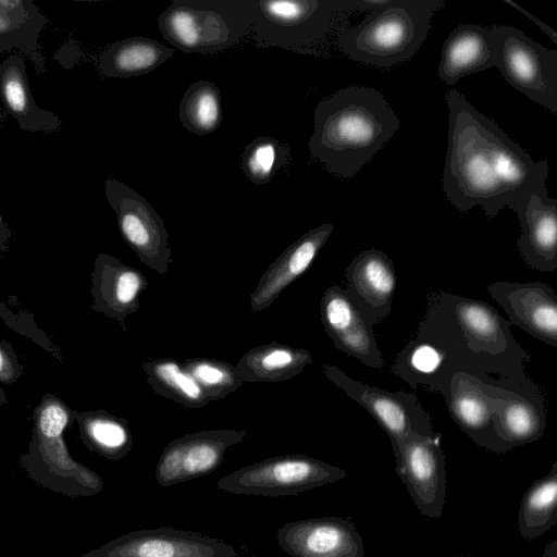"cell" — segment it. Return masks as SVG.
Listing matches in <instances>:
<instances>
[{
  "label": "cell",
  "instance_id": "cell-1",
  "mask_svg": "<svg viewBox=\"0 0 557 557\" xmlns=\"http://www.w3.org/2000/svg\"><path fill=\"white\" fill-rule=\"evenodd\" d=\"M445 101L448 148L442 183L453 206L468 212L479 205L493 219L505 207L520 214L532 195L545 203L555 200L546 187L547 160L534 161L458 89L450 88Z\"/></svg>",
  "mask_w": 557,
  "mask_h": 557
},
{
  "label": "cell",
  "instance_id": "cell-2",
  "mask_svg": "<svg viewBox=\"0 0 557 557\" xmlns=\"http://www.w3.org/2000/svg\"><path fill=\"white\" fill-rule=\"evenodd\" d=\"M309 151L333 175L352 177L398 131L400 121L376 89L349 86L321 100Z\"/></svg>",
  "mask_w": 557,
  "mask_h": 557
},
{
  "label": "cell",
  "instance_id": "cell-3",
  "mask_svg": "<svg viewBox=\"0 0 557 557\" xmlns=\"http://www.w3.org/2000/svg\"><path fill=\"white\" fill-rule=\"evenodd\" d=\"M442 0H387L337 38L341 50L354 61L391 67L414 55L425 40Z\"/></svg>",
  "mask_w": 557,
  "mask_h": 557
},
{
  "label": "cell",
  "instance_id": "cell-4",
  "mask_svg": "<svg viewBox=\"0 0 557 557\" xmlns=\"http://www.w3.org/2000/svg\"><path fill=\"white\" fill-rule=\"evenodd\" d=\"M77 411L53 394H46L34 410L29 444L18 462L40 486L70 497L95 496L103 490L101 476L75 460L64 441Z\"/></svg>",
  "mask_w": 557,
  "mask_h": 557
},
{
  "label": "cell",
  "instance_id": "cell-5",
  "mask_svg": "<svg viewBox=\"0 0 557 557\" xmlns=\"http://www.w3.org/2000/svg\"><path fill=\"white\" fill-rule=\"evenodd\" d=\"M255 0H174L158 17L163 38L187 53H218L251 29Z\"/></svg>",
  "mask_w": 557,
  "mask_h": 557
},
{
  "label": "cell",
  "instance_id": "cell-6",
  "mask_svg": "<svg viewBox=\"0 0 557 557\" xmlns=\"http://www.w3.org/2000/svg\"><path fill=\"white\" fill-rule=\"evenodd\" d=\"M343 9H349L348 0H255L253 39L259 48L318 54Z\"/></svg>",
  "mask_w": 557,
  "mask_h": 557
},
{
  "label": "cell",
  "instance_id": "cell-7",
  "mask_svg": "<svg viewBox=\"0 0 557 557\" xmlns=\"http://www.w3.org/2000/svg\"><path fill=\"white\" fill-rule=\"evenodd\" d=\"M494 66L529 99L557 113V50H548L510 25L488 28Z\"/></svg>",
  "mask_w": 557,
  "mask_h": 557
},
{
  "label": "cell",
  "instance_id": "cell-8",
  "mask_svg": "<svg viewBox=\"0 0 557 557\" xmlns=\"http://www.w3.org/2000/svg\"><path fill=\"white\" fill-rule=\"evenodd\" d=\"M346 471L306 455H283L237 469L216 482L222 492L265 497L294 496L335 483Z\"/></svg>",
  "mask_w": 557,
  "mask_h": 557
},
{
  "label": "cell",
  "instance_id": "cell-9",
  "mask_svg": "<svg viewBox=\"0 0 557 557\" xmlns=\"http://www.w3.org/2000/svg\"><path fill=\"white\" fill-rule=\"evenodd\" d=\"M104 195L127 245L145 265L165 274L172 263V250L162 218L143 196L113 177L104 181Z\"/></svg>",
  "mask_w": 557,
  "mask_h": 557
},
{
  "label": "cell",
  "instance_id": "cell-10",
  "mask_svg": "<svg viewBox=\"0 0 557 557\" xmlns=\"http://www.w3.org/2000/svg\"><path fill=\"white\" fill-rule=\"evenodd\" d=\"M393 451L396 473L417 509L425 517L441 518L445 507L446 471L440 435L412 432Z\"/></svg>",
  "mask_w": 557,
  "mask_h": 557
},
{
  "label": "cell",
  "instance_id": "cell-11",
  "mask_svg": "<svg viewBox=\"0 0 557 557\" xmlns=\"http://www.w3.org/2000/svg\"><path fill=\"white\" fill-rule=\"evenodd\" d=\"M322 367L327 380L361 405L386 432L393 449L412 432L422 435L435 434L429 416L423 411L416 395L404 392L389 393L356 381L333 364L323 363Z\"/></svg>",
  "mask_w": 557,
  "mask_h": 557
},
{
  "label": "cell",
  "instance_id": "cell-12",
  "mask_svg": "<svg viewBox=\"0 0 557 557\" xmlns=\"http://www.w3.org/2000/svg\"><path fill=\"white\" fill-rule=\"evenodd\" d=\"M250 434L249 430H209L170 442L156 466L158 484L169 487L212 473L223 462L225 451Z\"/></svg>",
  "mask_w": 557,
  "mask_h": 557
},
{
  "label": "cell",
  "instance_id": "cell-13",
  "mask_svg": "<svg viewBox=\"0 0 557 557\" xmlns=\"http://www.w3.org/2000/svg\"><path fill=\"white\" fill-rule=\"evenodd\" d=\"M79 557H238L222 540L172 527L132 531Z\"/></svg>",
  "mask_w": 557,
  "mask_h": 557
},
{
  "label": "cell",
  "instance_id": "cell-14",
  "mask_svg": "<svg viewBox=\"0 0 557 557\" xmlns=\"http://www.w3.org/2000/svg\"><path fill=\"white\" fill-rule=\"evenodd\" d=\"M276 541L290 557H364L366 553L357 528L339 517L286 522L277 530Z\"/></svg>",
  "mask_w": 557,
  "mask_h": 557
},
{
  "label": "cell",
  "instance_id": "cell-15",
  "mask_svg": "<svg viewBox=\"0 0 557 557\" xmlns=\"http://www.w3.org/2000/svg\"><path fill=\"white\" fill-rule=\"evenodd\" d=\"M487 289L513 324L557 347V295L549 285L543 282H495Z\"/></svg>",
  "mask_w": 557,
  "mask_h": 557
},
{
  "label": "cell",
  "instance_id": "cell-16",
  "mask_svg": "<svg viewBox=\"0 0 557 557\" xmlns=\"http://www.w3.org/2000/svg\"><path fill=\"white\" fill-rule=\"evenodd\" d=\"M347 295L372 327L388 315L396 288L392 259L371 248L356 256L345 270Z\"/></svg>",
  "mask_w": 557,
  "mask_h": 557
},
{
  "label": "cell",
  "instance_id": "cell-17",
  "mask_svg": "<svg viewBox=\"0 0 557 557\" xmlns=\"http://www.w3.org/2000/svg\"><path fill=\"white\" fill-rule=\"evenodd\" d=\"M321 321L327 336L344 354L366 366L381 369L383 356L372 327L366 322L346 290L329 287L320 302Z\"/></svg>",
  "mask_w": 557,
  "mask_h": 557
},
{
  "label": "cell",
  "instance_id": "cell-18",
  "mask_svg": "<svg viewBox=\"0 0 557 557\" xmlns=\"http://www.w3.org/2000/svg\"><path fill=\"white\" fill-rule=\"evenodd\" d=\"M147 287L148 281L138 269L100 252L91 272V309L117 321L125 332V321L139 309V296Z\"/></svg>",
  "mask_w": 557,
  "mask_h": 557
},
{
  "label": "cell",
  "instance_id": "cell-19",
  "mask_svg": "<svg viewBox=\"0 0 557 557\" xmlns=\"http://www.w3.org/2000/svg\"><path fill=\"white\" fill-rule=\"evenodd\" d=\"M333 228V224L324 223L309 230L270 264L249 296L253 312L268 309L288 285L309 269Z\"/></svg>",
  "mask_w": 557,
  "mask_h": 557
},
{
  "label": "cell",
  "instance_id": "cell-20",
  "mask_svg": "<svg viewBox=\"0 0 557 557\" xmlns=\"http://www.w3.org/2000/svg\"><path fill=\"white\" fill-rule=\"evenodd\" d=\"M0 99L22 131L52 134L62 126L57 114L36 103L25 59L20 54L12 53L0 63Z\"/></svg>",
  "mask_w": 557,
  "mask_h": 557
},
{
  "label": "cell",
  "instance_id": "cell-21",
  "mask_svg": "<svg viewBox=\"0 0 557 557\" xmlns=\"http://www.w3.org/2000/svg\"><path fill=\"white\" fill-rule=\"evenodd\" d=\"M521 235L517 248L527 265L542 272L557 268V200L545 203L532 195L518 214Z\"/></svg>",
  "mask_w": 557,
  "mask_h": 557
},
{
  "label": "cell",
  "instance_id": "cell-22",
  "mask_svg": "<svg viewBox=\"0 0 557 557\" xmlns=\"http://www.w3.org/2000/svg\"><path fill=\"white\" fill-rule=\"evenodd\" d=\"M493 66L488 28L479 24H460L443 44L438 76L448 86H453L466 75Z\"/></svg>",
  "mask_w": 557,
  "mask_h": 557
},
{
  "label": "cell",
  "instance_id": "cell-23",
  "mask_svg": "<svg viewBox=\"0 0 557 557\" xmlns=\"http://www.w3.org/2000/svg\"><path fill=\"white\" fill-rule=\"evenodd\" d=\"M502 401L500 398L486 396L462 375L453 380L450 408L456 421L476 443L498 453L511 448L488 432L491 428L494 430L492 416Z\"/></svg>",
  "mask_w": 557,
  "mask_h": 557
},
{
  "label": "cell",
  "instance_id": "cell-24",
  "mask_svg": "<svg viewBox=\"0 0 557 557\" xmlns=\"http://www.w3.org/2000/svg\"><path fill=\"white\" fill-rule=\"evenodd\" d=\"M174 53L154 39L135 36L112 42L101 54L99 70L109 78H131L150 73Z\"/></svg>",
  "mask_w": 557,
  "mask_h": 557
},
{
  "label": "cell",
  "instance_id": "cell-25",
  "mask_svg": "<svg viewBox=\"0 0 557 557\" xmlns=\"http://www.w3.org/2000/svg\"><path fill=\"white\" fill-rule=\"evenodd\" d=\"M312 362L302 348L271 343L248 350L235 364L244 382L288 381Z\"/></svg>",
  "mask_w": 557,
  "mask_h": 557
},
{
  "label": "cell",
  "instance_id": "cell-26",
  "mask_svg": "<svg viewBox=\"0 0 557 557\" xmlns=\"http://www.w3.org/2000/svg\"><path fill=\"white\" fill-rule=\"evenodd\" d=\"M47 17L32 0H0V44L40 62L38 39Z\"/></svg>",
  "mask_w": 557,
  "mask_h": 557
},
{
  "label": "cell",
  "instance_id": "cell-27",
  "mask_svg": "<svg viewBox=\"0 0 557 557\" xmlns=\"http://www.w3.org/2000/svg\"><path fill=\"white\" fill-rule=\"evenodd\" d=\"M82 442L91 451L110 460H121L133 448L128 421L103 409L76 412Z\"/></svg>",
  "mask_w": 557,
  "mask_h": 557
},
{
  "label": "cell",
  "instance_id": "cell-28",
  "mask_svg": "<svg viewBox=\"0 0 557 557\" xmlns=\"http://www.w3.org/2000/svg\"><path fill=\"white\" fill-rule=\"evenodd\" d=\"M557 522V461L549 472L534 481L522 496L518 530L522 539L533 541Z\"/></svg>",
  "mask_w": 557,
  "mask_h": 557
},
{
  "label": "cell",
  "instance_id": "cell-29",
  "mask_svg": "<svg viewBox=\"0 0 557 557\" xmlns=\"http://www.w3.org/2000/svg\"><path fill=\"white\" fill-rule=\"evenodd\" d=\"M143 371L151 389L187 408H201L210 401L196 380L172 358L143 362Z\"/></svg>",
  "mask_w": 557,
  "mask_h": 557
},
{
  "label": "cell",
  "instance_id": "cell-30",
  "mask_svg": "<svg viewBox=\"0 0 557 557\" xmlns=\"http://www.w3.org/2000/svg\"><path fill=\"white\" fill-rule=\"evenodd\" d=\"M178 117L182 125L196 135L213 133L223 117L219 88L208 81L191 84L181 99Z\"/></svg>",
  "mask_w": 557,
  "mask_h": 557
},
{
  "label": "cell",
  "instance_id": "cell-31",
  "mask_svg": "<svg viewBox=\"0 0 557 557\" xmlns=\"http://www.w3.org/2000/svg\"><path fill=\"white\" fill-rule=\"evenodd\" d=\"M492 421L497 437L510 447L539 440L545 429L544 418L532 404L519 397L503 400Z\"/></svg>",
  "mask_w": 557,
  "mask_h": 557
},
{
  "label": "cell",
  "instance_id": "cell-32",
  "mask_svg": "<svg viewBox=\"0 0 557 557\" xmlns=\"http://www.w3.org/2000/svg\"><path fill=\"white\" fill-rule=\"evenodd\" d=\"M455 314L462 331L474 349L495 352L503 335L502 319L487 304L460 299L455 307Z\"/></svg>",
  "mask_w": 557,
  "mask_h": 557
},
{
  "label": "cell",
  "instance_id": "cell-33",
  "mask_svg": "<svg viewBox=\"0 0 557 557\" xmlns=\"http://www.w3.org/2000/svg\"><path fill=\"white\" fill-rule=\"evenodd\" d=\"M290 159L287 144L270 136H259L242 153L240 168L255 185L269 183Z\"/></svg>",
  "mask_w": 557,
  "mask_h": 557
},
{
  "label": "cell",
  "instance_id": "cell-34",
  "mask_svg": "<svg viewBox=\"0 0 557 557\" xmlns=\"http://www.w3.org/2000/svg\"><path fill=\"white\" fill-rule=\"evenodd\" d=\"M183 368L196 380L209 401L225 398L245 382L236 366L209 358H190L182 362Z\"/></svg>",
  "mask_w": 557,
  "mask_h": 557
},
{
  "label": "cell",
  "instance_id": "cell-35",
  "mask_svg": "<svg viewBox=\"0 0 557 557\" xmlns=\"http://www.w3.org/2000/svg\"><path fill=\"white\" fill-rule=\"evenodd\" d=\"M23 364L11 343L0 341V384H13L21 377Z\"/></svg>",
  "mask_w": 557,
  "mask_h": 557
},
{
  "label": "cell",
  "instance_id": "cell-36",
  "mask_svg": "<svg viewBox=\"0 0 557 557\" xmlns=\"http://www.w3.org/2000/svg\"><path fill=\"white\" fill-rule=\"evenodd\" d=\"M504 2H506L507 4H509L510 7L515 8L518 12L522 13L523 15H525L530 21H532L533 23H535L537 25V27H540L546 35H548V37L552 39V41L557 45V34L556 32L550 28L549 26H547L545 23H543L541 20L536 18L533 14H531L530 12H528L524 8L520 7L519 4H517L516 2L511 1V0H503Z\"/></svg>",
  "mask_w": 557,
  "mask_h": 557
},
{
  "label": "cell",
  "instance_id": "cell-37",
  "mask_svg": "<svg viewBox=\"0 0 557 557\" xmlns=\"http://www.w3.org/2000/svg\"><path fill=\"white\" fill-rule=\"evenodd\" d=\"M12 235V231L5 222L2 221L0 216V260L2 258V253L9 249V242Z\"/></svg>",
  "mask_w": 557,
  "mask_h": 557
},
{
  "label": "cell",
  "instance_id": "cell-38",
  "mask_svg": "<svg viewBox=\"0 0 557 557\" xmlns=\"http://www.w3.org/2000/svg\"><path fill=\"white\" fill-rule=\"evenodd\" d=\"M434 352L426 348L425 351H420L416 356V360L418 361V367L421 369H429L434 364L435 360Z\"/></svg>",
  "mask_w": 557,
  "mask_h": 557
},
{
  "label": "cell",
  "instance_id": "cell-39",
  "mask_svg": "<svg viewBox=\"0 0 557 557\" xmlns=\"http://www.w3.org/2000/svg\"><path fill=\"white\" fill-rule=\"evenodd\" d=\"M542 557H557V539L546 545Z\"/></svg>",
  "mask_w": 557,
  "mask_h": 557
},
{
  "label": "cell",
  "instance_id": "cell-40",
  "mask_svg": "<svg viewBox=\"0 0 557 557\" xmlns=\"http://www.w3.org/2000/svg\"><path fill=\"white\" fill-rule=\"evenodd\" d=\"M8 403V397L3 391V388L1 387V384H0V407H2L3 405H5Z\"/></svg>",
  "mask_w": 557,
  "mask_h": 557
},
{
  "label": "cell",
  "instance_id": "cell-41",
  "mask_svg": "<svg viewBox=\"0 0 557 557\" xmlns=\"http://www.w3.org/2000/svg\"><path fill=\"white\" fill-rule=\"evenodd\" d=\"M3 52H7V49L0 44V55L3 53Z\"/></svg>",
  "mask_w": 557,
  "mask_h": 557
},
{
  "label": "cell",
  "instance_id": "cell-42",
  "mask_svg": "<svg viewBox=\"0 0 557 557\" xmlns=\"http://www.w3.org/2000/svg\"><path fill=\"white\" fill-rule=\"evenodd\" d=\"M2 120H3V116H2V114L0 113V123H1V121H2Z\"/></svg>",
  "mask_w": 557,
  "mask_h": 557
},
{
  "label": "cell",
  "instance_id": "cell-43",
  "mask_svg": "<svg viewBox=\"0 0 557 557\" xmlns=\"http://www.w3.org/2000/svg\"><path fill=\"white\" fill-rule=\"evenodd\" d=\"M465 557H472V556H465Z\"/></svg>",
  "mask_w": 557,
  "mask_h": 557
}]
</instances>
